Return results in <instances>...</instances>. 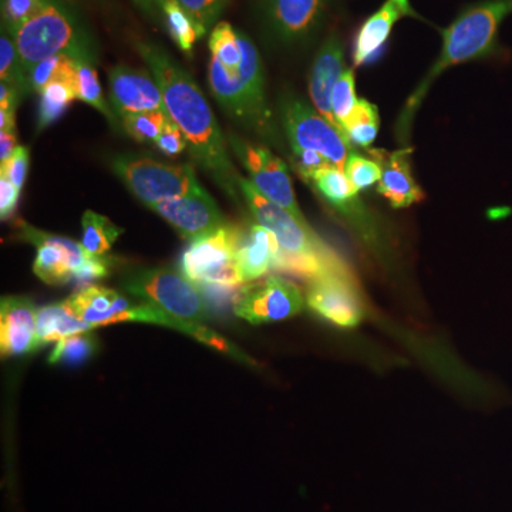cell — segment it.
Listing matches in <instances>:
<instances>
[{"mask_svg":"<svg viewBox=\"0 0 512 512\" xmlns=\"http://www.w3.org/2000/svg\"><path fill=\"white\" fill-rule=\"evenodd\" d=\"M110 261L104 256H94L89 254L82 268L74 274L73 281L80 285H90L97 279L109 275Z\"/></svg>","mask_w":512,"mask_h":512,"instance_id":"obj_41","label":"cell"},{"mask_svg":"<svg viewBox=\"0 0 512 512\" xmlns=\"http://www.w3.org/2000/svg\"><path fill=\"white\" fill-rule=\"evenodd\" d=\"M20 190L6 178L0 177V217L9 220L18 208Z\"/></svg>","mask_w":512,"mask_h":512,"instance_id":"obj_42","label":"cell"},{"mask_svg":"<svg viewBox=\"0 0 512 512\" xmlns=\"http://www.w3.org/2000/svg\"><path fill=\"white\" fill-rule=\"evenodd\" d=\"M20 237L37 248L33 272L49 285H64L73 281L74 274L89 258L82 244L66 237L39 231L19 221Z\"/></svg>","mask_w":512,"mask_h":512,"instance_id":"obj_13","label":"cell"},{"mask_svg":"<svg viewBox=\"0 0 512 512\" xmlns=\"http://www.w3.org/2000/svg\"><path fill=\"white\" fill-rule=\"evenodd\" d=\"M111 168L134 195L150 207L170 198L205 192L191 165L160 163L141 154H120L111 158Z\"/></svg>","mask_w":512,"mask_h":512,"instance_id":"obj_6","label":"cell"},{"mask_svg":"<svg viewBox=\"0 0 512 512\" xmlns=\"http://www.w3.org/2000/svg\"><path fill=\"white\" fill-rule=\"evenodd\" d=\"M123 288L174 318L200 325L207 319V305L197 286L171 269H140L124 279Z\"/></svg>","mask_w":512,"mask_h":512,"instance_id":"obj_9","label":"cell"},{"mask_svg":"<svg viewBox=\"0 0 512 512\" xmlns=\"http://www.w3.org/2000/svg\"><path fill=\"white\" fill-rule=\"evenodd\" d=\"M22 97V93L15 87L8 83H0V110L16 111Z\"/></svg>","mask_w":512,"mask_h":512,"instance_id":"obj_43","label":"cell"},{"mask_svg":"<svg viewBox=\"0 0 512 512\" xmlns=\"http://www.w3.org/2000/svg\"><path fill=\"white\" fill-rule=\"evenodd\" d=\"M409 15L414 16L410 0H386L382 8L373 13L357 33L353 50L355 67L369 63L389 39L397 20Z\"/></svg>","mask_w":512,"mask_h":512,"instance_id":"obj_21","label":"cell"},{"mask_svg":"<svg viewBox=\"0 0 512 512\" xmlns=\"http://www.w3.org/2000/svg\"><path fill=\"white\" fill-rule=\"evenodd\" d=\"M185 12L194 20L200 39L208 30L218 25L222 13L227 9L228 0H177Z\"/></svg>","mask_w":512,"mask_h":512,"instance_id":"obj_34","label":"cell"},{"mask_svg":"<svg viewBox=\"0 0 512 512\" xmlns=\"http://www.w3.org/2000/svg\"><path fill=\"white\" fill-rule=\"evenodd\" d=\"M281 123L293 153L302 150L322 154L333 167L345 171L352 143L305 100L288 94L279 104Z\"/></svg>","mask_w":512,"mask_h":512,"instance_id":"obj_7","label":"cell"},{"mask_svg":"<svg viewBox=\"0 0 512 512\" xmlns=\"http://www.w3.org/2000/svg\"><path fill=\"white\" fill-rule=\"evenodd\" d=\"M330 0H261L262 22L279 45L296 46L318 33Z\"/></svg>","mask_w":512,"mask_h":512,"instance_id":"obj_12","label":"cell"},{"mask_svg":"<svg viewBox=\"0 0 512 512\" xmlns=\"http://www.w3.org/2000/svg\"><path fill=\"white\" fill-rule=\"evenodd\" d=\"M512 13V0H483L464 9L448 28L441 30L443 46L429 73L414 90L397 121V137L406 141L414 114L419 110L431 84L448 67L488 59L500 53L501 25Z\"/></svg>","mask_w":512,"mask_h":512,"instance_id":"obj_3","label":"cell"},{"mask_svg":"<svg viewBox=\"0 0 512 512\" xmlns=\"http://www.w3.org/2000/svg\"><path fill=\"white\" fill-rule=\"evenodd\" d=\"M154 144H156L161 153L168 157L178 156L188 147L183 131L171 120V117L168 119L167 124H165L160 136L154 141Z\"/></svg>","mask_w":512,"mask_h":512,"instance_id":"obj_39","label":"cell"},{"mask_svg":"<svg viewBox=\"0 0 512 512\" xmlns=\"http://www.w3.org/2000/svg\"><path fill=\"white\" fill-rule=\"evenodd\" d=\"M92 326L87 325L74 312L72 303L67 301L52 303L37 309V340L39 348L50 342H59L77 333L89 332Z\"/></svg>","mask_w":512,"mask_h":512,"instance_id":"obj_23","label":"cell"},{"mask_svg":"<svg viewBox=\"0 0 512 512\" xmlns=\"http://www.w3.org/2000/svg\"><path fill=\"white\" fill-rule=\"evenodd\" d=\"M77 70V100L89 104L116 124L117 117L104 99L103 89L99 82V74L94 69V63L87 60H76Z\"/></svg>","mask_w":512,"mask_h":512,"instance_id":"obj_30","label":"cell"},{"mask_svg":"<svg viewBox=\"0 0 512 512\" xmlns=\"http://www.w3.org/2000/svg\"><path fill=\"white\" fill-rule=\"evenodd\" d=\"M292 163L305 183H311L312 178L315 177L322 168L332 165L322 154L311 150H302L293 153Z\"/></svg>","mask_w":512,"mask_h":512,"instance_id":"obj_40","label":"cell"},{"mask_svg":"<svg viewBox=\"0 0 512 512\" xmlns=\"http://www.w3.org/2000/svg\"><path fill=\"white\" fill-rule=\"evenodd\" d=\"M18 147L16 130H0V163L9 160Z\"/></svg>","mask_w":512,"mask_h":512,"instance_id":"obj_44","label":"cell"},{"mask_svg":"<svg viewBox=\"0 0 512 512\" xmlns=\"http://www.w3.org/2000/svg\"><path fill=\"white\" fill-rule=\"evenodd\" d=\"M29 170V150L25 146L16 148L9 160L0 163V177L6 178L22 191Z\"/></svg>","mask_w":512,"mask_h":512,"instance_id":"obj_38","label":"cell"},{"mask_svg":"<svg viewBox=\"0 0 512 512\" xmlns=\"http://www.w3.org/2000/svg\"><path fill=\"white\" fill-rule=\"evenodd\" d=\"M97 350V340L89 332L77 333L57 342L49 362L52 365L77 366L89 362Z\"/></svg>","mask_w":512,"mask_h":512,"instance_id":"obj_31","label":"cell"},{"mask_svg":"<svg viewBox=\"0 0 512 512\" xmlns=\"http://www.w3.org/2000/svg\"><path fill=\"white\" fill-rule=\"evenodd\" d=\"M242 235L237 228L222 225L217 231L191 241L181 256L180 271L197 288L242 284L237 271V251Z\"/></svg>","mask_w":512,"mask_h":512,"instance_id":"obj_8","label":"cell"},{"mask_svg":"<svg viewBox=\"0 0 512 512\" xmlns=\"http://www.w3.org/2000/svg\"><path fill=\"white\" fill-rule=\"evenodd\" d=\"M170 119L167 110L144 111L121 119L128 136L138 143H154Z\"/></svg>","mask_w":512,"mask_h":512,"instance_id":"obj_32","label":"cell"},{"mask_svg":"<svg viewBox=\"0 0 512 512\" xmlns=\"http://www.w3.org/2000/svg\"><path fill=\"white\" fill-rule=\"evenodd\" d=\"M153 74L116 66L109 74L111 110L119 119L144 111L165 109L163 93Z\"/></svg>","mask_w":512,"mask_h":512,"instance_id":"obj_16","label":"cell"},{"mask_svg":"<svg viewBox=\"0 0 512 512\" xmlns=\"http://www.w3.org/2000/svg\"><path fill=\"white\" fill-rule=\"evenodd\" d=\"M53 82L77 83L76 60L66 55L47 57L28 74L30 92L42 93Z\"/></svg>","mask_w":512,"mask_h":512,"instance_id":"obj_27","label":"cell"},{"mask_svg":"<svg viewBox=\"0 0 512 512\" xmlns=\"http://www.w3.org/2000/svg\"><path fill=\"white\" fill-rule=\"evenodd\" d=\"M50 0H2V28L15 35L23 25L39 15Z\"/></svg>","mask_w":512,"mask_h":512,"instance_id":"obj_35","label":"cell"},{"mask_svg":"<svg viewBox=\"0 0 512 512\" xmlns=\"http://www.w3.org/2000/svg\"><path fill=\"white\" fill-rule=\"evenodd\" d=\"M137 50L163 93L171 120L183 131L192 158L229 197L238 200L241 175L229 158L218 121L200 87L157 43L140 42Z\"/></svg>","mask_w":512,"mask_h":512,"instance_id":"obj_1","label":"cell"},{"mask_svg":"<svg viewBox=\"0 0 512 512\" xmlns=\"http://www.w3.org/2000/svg\"><path fill=\"white\" fill-rule=\"evenodd\" d=\"M163 22L175 45L187 55H191L195 42L200 39V36H198L194 20L177 0H165Z\"/></svg>","mask_w":512,"mask_h":512,"instance_id":"obj_29","label":"cell"},{"mask_svg":"<svg viewBox=\"0 0 512 512\" xmlns=\"http://www.w3.org/2000/svg\"><path fill=\"white\" fill-rule=\"evenodd\" d=\"M208 46V84L214 99L242 127L266 140H275L264 66L254 42L228 22H220L212 29Z\"/></svg>","mask_w":512,"mask_h":512,"instance_id":"obj_2","label":"cell"},{"mask_svg":"<svg viewBox=\"0 0 512 512\" xmlns=\"http://www.w3.org/2000/svg\"><path fill=\"white\" fill-rule=\"evenodd\" d=\"M133 2L146 13L148 18L154 20L163 19V5L165 0H133Z\"/></svg>","mask_w":512,"mask_h":512,"instance_id":"obj_45","label":"cell"},{"mask_svg":"<svg viewBox=\"0 0 512 512\" xmlns=\"http://www.w3.org/2000/svg\"><path fill=\"white\" fill-rule=\"evenodd\" d=\"M345 174L357 192L365 191L379 183L382 178V168L375 160L360 156L356 151L349 154L345 165Z\"/></svg>","mask_w":512,"mask_h":512,"instance_id":"obj_36","label":"cell"},{"mask_svg":"<svg viewBox=\"0 0 512 512\" xmlns=\"http://www.w3.org/2000/svg\"><path fill=\"white\" fill-rule=\"evenodd\" d=\"M279 247L275 235L262 225H252L247 237L239 242L237 271L242 284L256 281L274 269Z\"/></svg>","mask_w":512,"mask_h":512,"instance_id":"obj_22","label":"cell"},{"mask_svg":"<svg viewBox=\"0 0 512 512\" xmlns=\"http://www.w3.org/2000/svg\"><path fill=\"white\" fill-rule=\"evenodd\" d=\"M82 245L87 254L104 256L113 247L114 242L123 234V229L114 225L109 218L86 211L82 220Z\"/></svg>","mask_w":512,"mask_h":512,"instance_id":"obj_26","label":"cell"},{"mask_svg":"<svg viewBox=\"0 0 512 512\" xmlns=\"http://www.w3.org/2000/svg\"><path fill=\"white\" fill-rule=\"evenodd\" d=\"M345 72V52H343L342 42L339 36L330 35L320 46L313 60L311 74H309V96L320 116L325 117L340 131L342 128L333 116L332 96L336 84Z\"/></svg>","mask_w":512,"mask_h":512,"instance_id":"obj_19","label":"cell"},{"mask_svg":"<svg viewBox=\"0 0 512 512\" xmlns=\"http://www.w3.org/2000/svg\"><path fill=\"white\" fill-rule=\"evenodd\" d=\"M0 80L18 89L22 96L30 92L28 80L20 67L18 49L8 30L2 28L0 35Z\"/></svg>","mask_w":512,"mask_h":512,"instance_id":"obj_33","label":"cell"},{"mask_svg":"<svg viewBox=\"0 0 512 512\" xmlns=\"http://www.w3.org/2000/svg\"><path fill=\"white\" fill-rule=\"evenodd\" d=\"M185 239L205 237L225 225L220 208L207 191L187 197L170 198L150 205Z\"/></svg>","mask_w":512,"mask_h":512,"instance_id":"obj_15","label":"cell"},{"mask_svg":"<svg viewBox=\"0 0 512 512\" xmlns=\"http://www.w3.org/2000/svg\"><path fill=\"white\" fill-rule=\"evenodd\" d=\"M306 302L316 315L340 328H356L365 318V306L352 276L328 275L312 279Z\"/></svg>","mask_w":512,"mask_h":512,"instance_id":"obj_14","label":"cell"},{"mask_svg":"<svg viewBox=\"0 0 512 512\" xmlns=\"http://www.w3.org/2000/svg\"><path fill=\"white\" fill-rule=\"evenodd\" d=\"M74 312L92 328L127 322L134 302L113 289L100 285H87L69 298Z\"/></svg>","mask_w":512,"mask_h":512,"instance_id":"obj_20","label":"cell"},{"mask_svg":"<svg viewBox=\"0 0 512 512\" xmlns=\"http://www.w3.org/2000/svg\"><path fill=\"white\" fill-rule=\"evenodd\" d=\"M0 349L3 357L28 355L39 349L37 309L28 298H19V296L2 298Z\"/></svg>","mask_w":512,"mask_h":512,"instance_id":"obj_18","label":"cell"},{"mask_svg":"<svg viewBox=\"0 0 512 512\" xmlns=\"http://www.w3.org/2000/svg\"><path fill=\"white\" fill-rule=\"evenodd\" d=\"M239 190L256 222L271 231L278 241L274 269L308 278L350 274L348 266L316 235L308 222L299 221L291 212L265 198L251 181L239 178Z\"/></svg>","mask_w":512,"mask_h":512,"instance_id":"obj_4","label":"cell"},{"mask_svg":"<svg viewBox=\"0 0 512 512\" xmlns=\"http://www.w3.org/2000/svg\"><path fill=\"white\" fill-rule=\"evenodd\" d=\"M380 117L375 104L365 99L357 101L355 109L343 123L346 138L357 147L369 148L379 133Z\"/></svg>","mask_w":512,"mask_h":512,"instance_id":"obj_24","label":"cell"},{"mask_svg":"<svg viewBox=\"0 0 512 512\" xmlns=\"http://www.w3.org/2000/svg\"><path fill=\"white\" fill-rule=\"evenodd\" d=\"M228 140L235 156L247 168L256 190L269 201L291 212L299 221L306 222L296 201L292 180L284 161L276 157L269 148L256 146L234 134Z\"/></svg>","mask_w":512,"mask_h":512,"instance_id":"obj_10","label":"cell"},{"mask_svg":"<svg viewBox=\"0 0 512 512\" xmlns=\"http://www.w3.org/2000/svg\"><path fill=\"white\" fill-rule=\"evenodd\" d=\"M412 148L403 147L396 151H369L370 156L382 168V178L377 183V192L390 202L393 208L412 207L423 201L426 194L414 180L410 156Z\"/></svg>","mask_w":512,"mask_h":512,"instance_id":"obj_17","label":"cell"},{"mask_svg":"<svg viewBox=\"0 0 512 512\" xmlns=\"http://www.w3.org/2000/svg\"><path fill=\"white\" fill-rule=\"evenodd\" d=\"M303 308L301 289L281 276H269L239 292L234 312L252 325L279 322L298 315Z\"/></svg>","mask_w":512,"mask_h":512,"instance_id":"obj_11","label":"cell"},{"mask_svg":"<svg viewBox=\"0 0 512 512\" xmlns=\"http://www.w3.org/2000/svg\"><path fill=\"white\" fill-rule=\"evenodd\" d=\"M20 67L28 74L47 57L66 55L97 62V42L80 10L70 0H50L45 9L12 36Z\"/></svg>","mask_w":512,"mask_h":512,"instance_id":"obj_5","label":"cell"},{"mask_svg":"<svg viewBox=\"0 0 512 512\" xmlns=\"http://www.w3.org/2000/svg\"><path fill=\"white\" fill-rule=\"evenodd\" d=\"M311 183L315 190L325 198V201L338 211L359 195L349 178L346 177L345 171L339 170L333 165L322 168L312 178Z\"/></svg>","mask_w":512,"mask_h":512,"instance_id":"obj_28","label":"cell"},{"mask_svg":"<svg viewBox=\"0 0 512 512\" xmlns=\"http://www.w3.org/2000/svg\"><path fill=\"white\" fill-rule=\"evenodd\" d=\"M0 130H16L15 111L0 110Z\"/></svg>","mask_w":512,"mask_h":512,"instance_id":"obj_46","label":"cell"},{"mask_svg":"<svg viewBox=\"0 0 512 512\" xmlns=\"http://www.w3.org/2000/svg\"><path fill=\"white\" fill-rule=\"evenodd\" d=\"M357 101L359 99L356 97L355 73H353V70L346 69V72L343 73L338 84H336L332 96L333 116L338 121L340 128L355 109Z\"/></svg>","mask_w":512,"mask_h":512,"instance_id":"obj_37","label":"cell"},{"mask_svg":"<svg viewBox=\"0 0 512 512\" xmlns=\"http://www.w3.org/2000/svg\"><path fill=\"white\" fill-rule=\"evenodd\" d=\"M40 94L37 131L55 124L72 101L77 100V83L53 82L47 84Z\"/></svg>","mask_w":512,"mask_h":512,"instance_id":"obj_25","label":"cell"}]
</instances>
